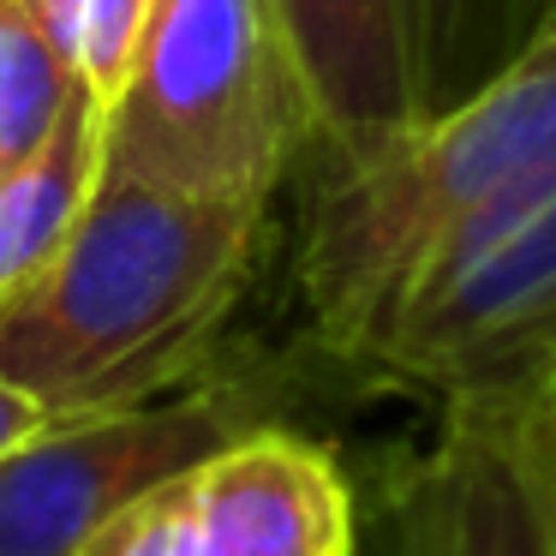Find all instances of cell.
Segmentation results:
<instances>
[{"instance_id":"cell-1","label":"cell","mask_w":556,"mask_h":556,"mask_svg":"<svg viewBox=\"0 0 556 556\" xmlns=\"http://www.w3.org/2000/svg\"><path fill=\"white\" fill-rule=\"evenodd\" d=\"M264 216L102 168L66 252L0 305V383L49 419L168 395L240 300Z\"/></svg>"},{"instance_id":"cell-2","label":"cell","mask_w":556,"mask_h":556,"mask_svg":"<svg viewBox=\"0 0 556 556\" xmlns=\"http://www.w3.org/2000/svg\"><path fill=\"white\" fill-rule=\"evenodd\" d=\"M551 186L556 13H539L527 49L491 85L336 168L300 245V293L324 348L353 359L448 245Z\"/></svg>"},{"instance_id":"cell-3","label":"cell","mask_w":556,"mask_h":556,"mask_svg":"<svg viewBox=\"0 0 556 556\" xmlns=\"http://www.w3.org/2000/svg\"><path fill=\"white\" fill-rule=\"evenodd\" d=\"M312 138L317 102L281 0H156L132 78L102 114V168L269 210Z\"/></svg>"},{"instance_id":"cell-4","label":"cell","mask_w":556,"mask_h":556,"mask_svg":"<svg viewBox=\"0 0 556 556\" xmlns=\"http://www.w3.org/2000/svg\"><path fill=\"white\" fill-rule=\"evenodd\" d=\"M353 365L460 401H527L556 371V186L455 240Z\"/></svg>"},{"instance_id":"cell-5","label":"cell","mask_w":556,"mask_h":556,"mask_svg":"<svg viewBox=\"0 0 556 556\" xmlns=\"http://www.w3.org/2000/svg\"><path fill=\"white\" fill-rule=\"evenodd\" d=\"M240 431H257V413L228 383L168 389L90 419H49L0 455V556H78L114 508Z\"/></svg>"},{"instance_id":"cell-6","label":"cell","mask_w":556,"mask_h":556,"mask_svg":"<svg viewBox=\"0 0 556 556\" xmlns=\"http://www.w3.org/2000/svg\"><path fill=\"white\" fill-rule=\"evenodd\" d=\"M353 496L317 443L240 431L114 508L78 556H348Z\"/></svg>"},{"instance_id":"cell-7","label":"cell","mask_w":556,"mask_h":556,"mask_svg":"<svg viewBox=\"0 0 556 556\" xmlns=\"http://www.w3.org/2000/svg\"><path fill=\"white\" fill-rule=\"evenodd\" d=\"M407 556H556V479L515 401L448 407L401 508Z\"/></svg>"},{"instance_id":"cell-8","label":"cell","mask_w":556,"mask_h":556,"mask_svg":"<svg viewBox=\"0 0 556 556\" xmlns=\"http://www.w3.org/2000/svg\"><path fill=\"white\" fill-rule=\"evenodd\" d=\"M336 156L395 138L425 114V0H281Z\"/></svg>"},{"instance_id":"cell-9","label":"cell","mask_w":556,"mask_h":556,"mask_svg":"<svg viewBox=\"0 0 556 556\" xmlns=\"http://www.w3.org/2000/svg\"><path fill=\"white\" fill-rule=\"evenodd\" d=\"M102 180V109L78 97L54 138L0 180V305L42 276L78 233Z\"/></svg>"},{"instance_id":"cell-10","label":"cell","mask_w":556,"mask_h":556,"mask_svg":"<svg viewBox=\"0 0 556 556\" xmlns=\"http://www.w3.org/2000/svg\"><path fill=\"white\" fill-rule=\"evenodd\" d=\"M78 97V78L49 49L25 0H0V180L49 144Z\"/></svg>"},{"instance_id":"cell-11","label":"cell","mask_w":556,"mask_h":556,"mask_svg":"<svg viewBox=\"0 0 556 556\" xmlns=\"http://www.w3.org/2000/svg\"><path fill=\"white\" fill-rule=\"evenodd\" d=\"M25 13L37 18L61 66L78 78V90L109 114L138 66L156 0H25Z\"/></svg>"},{"instance_id":"cell-12","label":"cell","mask_w":556,"mask_h":556,"mask_svg":"<svg viewBox=\"0 0 556 556\" xmlns=\"http://www.w3.org/2000/svg\"><path fill=\"white\" fill-rule=\"evenodd\" d=\"M42 425H49V413H42L37 401L18 395L13 383H0V455H7V448H18L25 437H37Z\"/></svg>"},{"instance_id":"cell-13","label":"cell","mask_w":556,"mask_h":556,"mask_svg":"<svg viewBox=\"0 0 556 556\" xmlns=\"http://www.w3.org/2000/svg\"><path fill=\"white\" fill-rule=\"evenodd\" d=\"M515 407L527 413V425H532V443H539L544 467H551V479H556V371L544 377V383L532 389L527 401H515Z\"/></svg>"},{"instance_id":"cell-14","label":"cell","mask_w":556,"mask_h":556,"mask_svg":"<svg viewBox=\"0 0 556 556\" xmlns=\"http://www.w3.org/2000/svg\"><path fill=\"white\" fill-rule=\"evenodd\" d=\"M539 13H556V0H544V7H539Z\"/></svg>"}]
</instances>
